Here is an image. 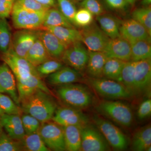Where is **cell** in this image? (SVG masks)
I'll list each match as a JSON object with an SVG mask.
<instances>
[{
	"instance_id": "obj_38",
	"label": "cell",
	"mask_w": 151,
	"mask_h": 151,
	"mask_svg": "<svg viewBox=\"0 0 151 151\" xmlns=\"http://www.w3.org/2000/svg\"><path fill=\"white\" fill-rule=\"evenodd\" d=\"M23 151L20 140L14 139L4 132L0 133V151Z\"/></svg>"
},
{
	"instance_id": "obj_41",
	"label": "cell",
	"mask_w": 151,
	"mask_h": 151,
	"mask_svg": "<svg viewBox=\"0 0 151 151\" xmlns=\"http://www.w3.org/2000/svg\"><path fill=\"white\" fill-rule=\"evenodd\" d=\"M22 123L26 134H30L37 132L41 123L33 116L24 113L21 116Z\"/></svg>"
},
{
	"instance_id": "obj_44",
	"label": "cell",
	"mask_w": 151,
	"mask_h": 151,
	"mask_svg": "<svg viewBox=\"0 0 151 151\" xmlns=\"http://www.w3.org/2000/svg\"><path fill=\"white\" fill-rule=\"evenodd\" d=\"M151 114V100L150 98L143 101L139 105L137 115L140 120L148 118Z\"/></svg>"
},
{
	"instance_id": "obj_5",
	"label": "cell",
	"mask_w": 151,
	"mask_h": 151,
	"mask_svg": "<svg viewBox=\"0 0 151 151\" xmlns=\"http://www.w3.org/2000/svg\"><path fill=\"white\" fill-rule=\"evenodd\" d=\"M92 120L108 145L113 149L117 150H124L128 148V138L118 127L97 115H94Z\"/></svg>"
},
{
	"instance_id": "obj_45",
	"label": "cell",
	"mask_w": 151,
	"mask_h": 151,
	"mask_svg": "<svg viewBox=\"0 0 151 151\" xmlns=\"http://www.w3.org/2000/svg\"><path fill=\"white\" fill-rule=\"evenodd\" d=\"M16 0H0V19L6 18L11 15Z\"/></svg>"
},
{
	"instance_id": "obj_46",
	"label": "cell",
	"mask_w": 151,
	"mask_h": 151,
	"mask_svg": "<svg viewBox=\"0 0 151 151\" xmlns=\"http://www.w3.org/2000/svg\"><path fill=\"white\" fill-rule=\"evenodd\" d=\"M37 2L47 7L58 8L56 0H35Z\"/></svg>"
},
{
	"instance_id": "obj_17",
	"label": "cell",
	"mask_w": 151,
	"mask_h": 151,
	"mask_svg": "<svg viewBox=\"0 0 151 151\" xmlns=\"http://www.w3.org/2000/svg\"><path fill=\"white\" fill-rule=\"evenodd\" d=\"M0 92L8 94L15 103L20 106L15 76L4 62L0 65Z\"/></svg>"
},
{
	"instance_id": "obj_24",
	"label": "cell",
	"mask_w": 151,
	"mask_h": 151,
	"mask_svg": "<svg viewBox=\"0 0 151 151\" xmlns=\"http://www.w3.org/2000/svg\"><path fill=\"white\" fill-rule=\"evenodd\" d=\"M96 20L100 27L110 39L120 36V26L121 21L111 14L105 13L96 17Z\"/></svg>"
},
{
	"instance_id": "obj_13",
	"label": "cell",
	"mask_w": 151,
	"mask_h": 151,
	"mask_svg": "<svg viewBox=\"0 0 151 151\" xmlns=\"http://www.w3.org/2000/svg\"><path fill=\"white\" fill-rule=\"evenodd\" d=\"M52 121L62 127H81L89 124V118L81 110L67 106L57 108Z\"/></svg>"
},
{
	"instance_id": "obj_23",
	"label": "cell",
	"mask_w": 151,
	"mask_h": 151,
	"mask_svg": "<svg viewBox=\"0 0 151 151\" xmlns=\"http://www.w3.org/2000/svg\"><path fill=\"white\" fill-rule=\"evenodd\" d=\"M41 29L47 30L52 33L63 44L66 48L76 42L81 41L80 30L76 29L75 27H48Z\"/></svg>"
},
{
	"instance_id": "obj_33",
	"label": "cell",
	"mask_w": 151,
	"mask_h": 151,
	"mask_svg": "<svg viewBox=\"0 0 151 151\" xmlns=\"http://www.w3.org/2000/svg\"><path fill=\"white\" fill-rule=\"evenodd\" d=\"M12 36L11 29L6 18L0 19V51L4 53L11 48Z\"/></svg>"
},
{
	"instance_id": "obj_20",
	"label": "cell",
	"mask_w": 151,
	"mask_h": 151,
	"mask_svg": "<svg viewBox=\"0 0 151 151\" xmlns=\"http://www.w3.org/2000/svg\"><path fill=\"white\" fill-rule=\"evenodd\" d=\"M39 38L51 58L61 60L66 47L54 35L47 30L40 29Z\"/></svg>"
},
{
	"instance_id": "obj_12",
	"label": "cell",
	"mask_w": 151,
	"mask_h": 151,
	"mask_svg": "<svg viewBox=\"0 0 151 151\" xmlns=\"http://www.w3.org/2000/svg\"><path fill=\"white\" fill-rule=\"evenodd\" d=\"M40 29H20L12 36L11 48L19 56L26 58L28 51L39 37Z\"/></svg>"
},
{
	"instance_id": "obj_2",
	"label": "cell",
	"mask_w": 151,
	"mask_h": 151,
	"mask_svg": "<svg viewBox=\"0 0 151 151\" xmlns=\"http://www.w3.org/2000/svg\"><path fill=\"white\" fill-rule=\"evenodd\" d=\"M56 93L65 106L78 110L89 108L94 102V96L89 88L81 84H70L57 86Z\"/></svg>"
},
{
	"instance_id": "obj_26",
	"label": "cell",
	"mask_w": 151,
	"mask_h": 151,
	"mask_svg": "<svg viewBox=\"0 0 151 151\" xmlns=\"http://www.w3.org/2000/svg\"><path fill=\"white\" fill-rule=\"evenodd\" d=\"M56 26L75 27L72 23L61 13L58 8H50L45 13L41 29L48 27Z\"/></svg>"
},
{
	"instance_id": "obj_7",
	"label": "cell",
	"mask_w": 151,
	"mask_h": 151,
	"mask_svg": "<svg viewBox=\"0 0 151 151\" xmlns=\"http://www.w3.org/2000/svg\"><path fill=\"white\" fill-rule=\"evenodd\" d=\"M50 150L65 151L63 127L51 121L41 123L37 131Z\"/></svg>"
},
{
	"instance_id": "obj_1",
	"label": "cell",
	"mask_w": 151,
	"mask_h": 151,
	"mask_svg": "<svg viewBox=\"0 0 151 151\" xmlns=\"http://www.w3.org/2000/svg\"><path fill=\"white\" fill-rule=\"evenodd\" d=\"M50 93L37 90L20 101L23 113L33 116L41 123L51 121L57 105Z\"/></svg>"
},
{
	"instance_id": "obj_8",
	"label": "cell",
	"mask_w": 151,
	"mask_h": 151,
	"mask_svg": "<svg viewBox=\"0 0 151 151\" xmlns=\"http://www.w3.org/2000/svg\"><path fill=\"white\" fill-rule=\"evenodd\" d=\"M2 59L12 71L16 81L27 79L33 75H39L35 66L26 58L16 54L11 48L2 53Z\"/></svg>"
},
{
	"instance_id": "obj_9",
	"label": "cell",
	"mask_w": 151,
	"mask_h": 151,
	"mask_svg": "<svg viewBox=\"0 0 151 151\" xmlns=\"http://www.w3.org/2000/svg\"><path fill=\"white\" fill-rule=\"evenodd\" d=\"M80 31L81 42L89 51L103 52L110 39L94 22Z\"/></svg>"
},
{
	"instance_id": "obj_27",
	"label": "cell",
	"mask_w": 151,
	"mask_h": 151,
	"mask_svg": "<svg viewBox=\"0 0 151 151\" xmlns=\"http://www.w3.org/2000/svg\"><path fill=\"white\" fill-rule=\"evenodd\" d=\"M151 147V127L150 124L142 127L135 132L132 141V150L147 151Z\"/></svg>"
},
{
	"instance_id": "obj_35",
	"label": "cell",
	"mask_w": 151,
	"mask_h": 151,
	"mask_svg": "<svg viewBox=\"0 0 151 151\" xmlns=\"http://www.w3.org/2000/svg\"><path fill=\"white\" fill-rule=\"evenodd\" d=\"M63 66L61 60L51 58L36 67L41 77L48 76L59 70Z\"/></svg>"
},
{
	"instance_id": "obj_15",
	"label": "cell",
	"mask_w": 151,
	"mask_h": 151,
	"mask_svg": "<svg viewBox=\"0 0 151 151\" xmlns=\"http://www.w3.org/2000/svg\"><path fill=\"white\" fill-rule=\"evenodd\" d=\"M120 36L129 42L139 40L151 42V36L145 28L133 19L121 21Z\"/></svg>"
},
{
	"instance_id": "obj_4",
	"label": "cell",
	"mask_w": 151,
	"mask_h": 151,
	"mask_svg": "<svg viewBox=\"0 0 151 151\" xmlns=\"http://www.w3.org/2000/svg\"><path fill=\"white\" fill-rule=\"evenodd\" d=\"M86 81L97 94L106 99L129 100L133 98L132 94L121 82L107 78L89 77L86 78Z\"/></svg>"
},
{
	"instance_id": "obj_21",
	"label": "cell",
	"mask_w": 151,
	"mask_h": 151,
	"mask_svg": "<svg viewBox=\"0 0 151 151\" xmlns=\"http://www.w3.org/2000/svg\"><path fill=\"white\" fill-rule=\"evenodd\" d=\"M0 122L7 134L14 139L20 140L26 134L20 115L4 113Z\"/></svg>"
},
{
	"instance_id": "obj_22",
	"label": "cell",
	"mask_w": 151,
	"mask_h": 151,
	"mask_svg": "<svg viewBox=\"0 0 151 151\" xmlns=\"http://www.w3.org/2000/svg\"><path fill=\"white\" fill-rule=\"evenodd\" d=\"M108 58L103 52L89 50V58L86 64V72L89 78H103V68Z\"/></svg>"
},
{
	"instance_id": "obj_36",
	"label": "cell",
	"mask_w": 151,
	"mask_h": 151,
	"mask_svg": "<svg viewBox=\"0 0 151 151\" xmlns=\"http://www.w3.org/2000/svg\"><path fill=\"white\" fill-rule=\"evenodd\" d=\"M0 107L4 113L21 116L23 113L20 106L17 105L9 96L0 92Z\"/></svg>"
},
{
	"instance_id": "obj_32",
	"label": "cell",
	"mask_w": 151,
	"mask_h": 151,
	"mask_svg": "<svg viewBox=\"0 0 151 151\" xmlns=\"http://www.w3.org/2000/svg\"><path fill=\"white\" fill-rule=\"evenodd\" d=\"M135 61H126L122 72V83L127 88L132 97H137L134 81Z\"/></svg>"
},
{
	"instance_id": "obj_16",
	"label": "cell",
	"mask_w": 151,
	"mask_h": 151,
	"mask_svg": "<svg viewBox=\"0 0 151 151\" xmlns=\"http://www.w3.org/2000/svg\"><path fill=\"white\" fill-rule=\"evenodd\" d=\"M103 52L108 58H114L124 61L131 60V45L122 36L110 39Z\"/></svg>"
},
{
	"instance_id": "obj_3",
	"label": "cell",
	"mask_w": 151,
	"mask_h": 151,
	"mask_svg": "<svg viewBox=\"0 0 151 151\" xmlns=\"http://www.w3.org/2000/svg\"><path fill=\"white\" fill-rule=\"evenodd\" d=\"M96 111L122 127H130L134 120L129 106L118 101L103 100L96 105Z\"/></svg>"
},
{
	"instance_id": "obj_49",
	"label": "cell",
	"mask_w": 151,
	"mask_h": 151,
	"mask_svg": "<svg viewBox=\"0 0 151 151\" xmlns=\"http://www.w3.org/2000/svg\"><path fill=\"white\" fill-rule=\"evenodd\" d=\"M3 114H4V112H3L1 108L0 107V117H1Z\"/></svg>"
},
{
	"instance_id": "obj_11",
	"label": "cell",
	"mask_w": 151,
	"mask_h": 151,
	"mask_svg": "<svg viewBox=\"0 0 151 151\" xmlns=\"http://www.w3.org/2000/svg\"><path fill=\"white\" fill-rule=\"evenodd\" d=\"M80 131L81 151L109 150V145L99 130L88 124L80 127Z\"/></svg>"
},
{
	"instance_id": "obj_50",
	"label": "cell",
	"mask_w": 151,
	"mask_h": 151,
	"mask_svg": "<svg viewBox=\"0 0 151 151\" xmlns=\"http://www.w3.org/2000/svg\"><path fill=\"white\" fill-rule=\"evenodd\" d=\"M2 128V127L1 124V122H0V133H1V132Z\"/></svg>"
},
{
	"instance_id": "obj_42",
	"label": "cell",
	"mask_w": 151,
	"mask_h": 151,
	"mask_svg": "<svg viewBox=\"0 0 151 151\" xmlns=\"http://www.w3.org/2000/svg\"><path fill=\"white\" fill-rule=\"evenodd\" d=\"M15 4L26 9L41 12H46L50 9L35 0H16Z\"/></svg>"
},
{
	"instance_id": "obj_30",
	"label": "cell",
	"mask_w": 151,
	"mask_h": 151,
	"mask_svg": "<svg viewBox=\"0 0 151 151\" xmlns=\"http://www.w3.org/2000/svg\"><path fill=\"white\" fill-rule=\"evenodd\" d=\"M129 43L131 45L132 54L131 60L137 61L151 58V42L139 40Z\"/></svg>"
},
{
	"instance_id": "obj_39",
	"label": "cell",
	"mask_w": 151,
	"mask_h": 151,
	"mask_svg": "<svg viewBox=\"0 0 151 151\" xmlns=\"http://www.w3.org/2000/svg\"><path fill=\"white\" fill-rule=\"evenodd\" d=\"M56 1L60 11L73 25V18L77 11L74 3L71 0H56Z\"/></svg>"
},
{
	"instance_id": "obj_14",
	"label": "cell",
	"mask_w": 151,
	"mask_h": 151,
	"mask_svg": "<svg viewBox=\"0 0 151 151\" xmlns=\"http://www.w3.org/2000/svg\"><path fill=\"white\" fill-rule=\"evenodd\" d=\"M134 81L137 97L150 93L151 58L135 61Z\"/></svg>"
},
{
	"instance_id": "obj_25",
	"label": "cell",
	"mask_w": 151,
	"mask_h": 151,
	"mask_svg": "<svg viewBox=\"0 0 151 151\" xmlns=\"http://www.w3.org/2000/svg\"><path fill=\"white\" fill-rule=\"evenodd\" d=\"M63 127L65 151H81V139L80 127L68 126Z\"/></svg>"
},
{
	"instance_id": "obj_40",
	"label": "cell",
	"mask_w": 151,
	"mask_h": 151,
	"mask_svg": "<svg viewBox=\"0 0 151 151\" xmlns=\"http://www.w3.org/2000/svg\"><path fill=\"white\" fill-rule=\"evenodd\" d=\"M81 8L86 9L97 17L105 13L104 6L100 0H83L80 3Z\"/></svg>"
},
{
	"instance_id": "obj_43",
	"label": "cell",
	"mask_w": 151,
	"mask_h": 151,
	"mask_svg": "<svg viewBox=\"0 0 151 151\" xmlns=\"http://www.w3.org/2000/svg\"><path fill=\"white\" fill-rule=\"evenodd\" d=\"M103 5L109 9L118 12L127 11L129 5L125 0H102Z\"/></svg>"
},
{
	"instance_id": "obj_37",
	"label": "cell",
	"mask_w": 151,
	"mask_h": 151,
	"mask_svg": "<svg viewBox=\"0 0 151 151\" xmlns=\"http://www.w3.org/2000/svg\"><path fill=\"white\" fill-rule=\"evenodd\" d=\"M94 17L89 11L81 8L76 12L73 18V24L81 28L86 27L94 22Z\"/></svg>"
},
{
	"instance_id": "obj_18",
	"label": "cell",
	"mask_w": 151,
	"mask_h": 151,
	"mask_svg": "<svg viewBox=\"0 0 151 151\" xmlns=\"http://www.w3.org/2000/svg\"><path fill=\"white\" fill-rule=\"evenodd\" d=\"M83 79L81 72L68 66H63L59 70L47 76L50 85L59 86L79 82Z\"/></svg>"
},
{
	"instance_id": "obj_29",
	"label": "cell",
	"mask_w": 151,
	"mask_h": 151,
	"mask_svg": "<svg viewBox=\"0 0 151 151\" xmlns=\"http://www.w3.org/2000/svg\"><path fill=\"white\" fill-rule=\"evenodd\" d=\"M126 62L116 58H108L103 68V76L122 83V72Z\"/></svg>"
},
{
	"instance_id": "obj_28",
	"label": "cell",
	"mask_w": 151,
	"mask_h": 151,
	"mask_svg": "<svg viewBox=\"0 0 151 151\" xmlns=\"http://www.w3.org/2000/svg\"><path fill=\"white\" fill-rule=\"evenodd\" d=\"M51 58L39 38L30 48L26 57V59L35 67Z\"/></svg>"
},
{
	"instance_id": "obj_48",
	"label": "cell",
	"mask_w": 151,
	"mask_h": 151,
	"mask_svg": "<svg viewBox=\"0 0 151 151\" xmlns=\"http://www.w3.org/2000/svg\"><path fill=\"white\" fill-rule=\"evenodd\" d=\"M129 6H133L135 4L137 0H125Z\"/></svg>"
},
{
	"instance_id": "obj_51",
	"label": "cell",
	"mask_w": 151,
	"mask_h": 151,
	"mask_svg": "<svg viewBox=\"0 0 151 151\" xmlns=\"http://www.w3.org/2000/svg\"><path fill=\"white\" fill-rule=\"evenodd\" d=\"M71 1H81L83 0H71Z\"/></svg>"
},
{
	"instance_id": "obj_6",
	"label": "cell",
	"mask_w": 151,
	"mask_h": 151,
	"mask_svg": "<svg viewBox=\"0 0 151 151\" xmlns=\"http://www.w3.org/2000/svg\"><path fill=\"white\" fill-rule=\"evenodd\" d=\"M46 12L26 9L14 4L11 13L12 22L17 29H40Z\"/></svg>"
},
{
	"instance_id": "obj_47",
	"label": "cell",
	"mask_w": 151,
	"mask_h": 151,
	"mask_svg": "<svg viewBox=\"0 0 151 151\" xmlns=\"http://www.w3.org/2000/svg\"><path fill=\"white\" fill-rule=\"evenodd\" d=\"M151 0H142V4L144 7H148L151 5Z\"/></svg>"
},
{
	"instance_id": "obj_10",
	"label": "cell",
	"mask_w": 151,
	"mask_h": 151,
	"mask_svg": "<svg viewBox=\"0 0 151 151\" xmlns=\"http://www.w3.org/2000/svg\"><path fill=\"white\" fill-rule=\"evenodd\" d=\"M89 58V50L81 41L65 49L61 60L68 66L81 72L85 69Z\"/></svg>"
},
{
	"instance_id": "obj_31",
	"label": "cell",
	"mask_w": 151,
	"mask_h": 151,
	"mask_svg": "<svg viewBox=\"0 0 151 151\" xmlns=\"http://www.w3.org/2000/svg\"><path fill=\"white\" fill-rule=\"evenodd\" d=\"M20 141L23 151H50L45 145L43 140L37 132L25 134Z\"/></svg>"
},
{
	"instance_id": "obj_19",
	"label": "cell",
	"mask_w": 151,
	"mask_h": 151,
	"mask_svg": "<svg viewBox=\"0 0 151 151\" xmlns=\"http://www.w3.org/2000/svg\"><path fill=\"white\" fill-rule=\"evenodd\" d=\"M19 100L25 98L37 90H42L50 94V90L39 75H33L28 78L17 81Z\"/></svg>"
},
{
	"instance_id": "obj_34",
	"label": "cell",
	"mask_w": 151,
	"mask_h": 151,
	"mask_svg": "<svg viewBox=\"0 0 151 151\" xmlns=\"http://www.w3.org/2000/svg\"><path fill=\"white\" fill-rule=\"evenodd\" d=\"M134 19L143 25L151 35V9L150 7H144L136 9L132 14Z\"/></svg>"
}]
</instances>
